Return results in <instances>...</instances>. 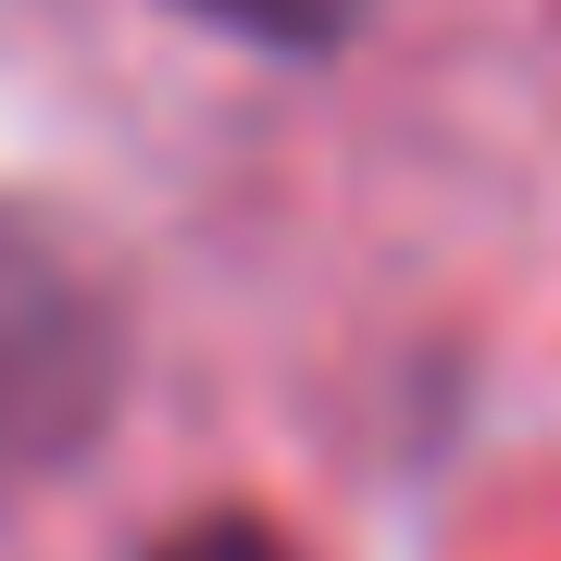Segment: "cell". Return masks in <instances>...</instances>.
<instances>
[{"label":"cell","mask_w":561,"mask_h":561,"mask_svg":"<svg viewBox=\"0 0 561 561\" xmlns=\"http://www.w3.org/2000/svg\"><path fill=\"white\" fill-rule=\"evenodd\" d=\"M150 561H287L275 524H250V512H225V524H187V537H162Z\"/></svg>","instance_id":"3"},{"label":"cell","mask_w":561,"mask_h":561,"mask_svg":"<svg viewBox=\"0 0 561 561\" xmlns=\"http://www.w3.org/2000/svg\"><path fill=\"white\" fill-rule=\"evenodd\" d=\"M201 13H225L238 38H275V50H324L350 25V0H201Z\"/></svg>","instance_id":"2"},{"label":"cell","mask_w":561,"mask_h":561,"mask_svg":"<svg viewBox=\"0 0 561 561\" xmlns=\"http://www.w3.org/2000/svg\"><path fill=\"white\" fill-rule=\"evenodd\" d=\"M125 400V324L101 262L50 213L0 201V500L62 486Z\"/></svg>","instance_id":"1"}]
</instances>
